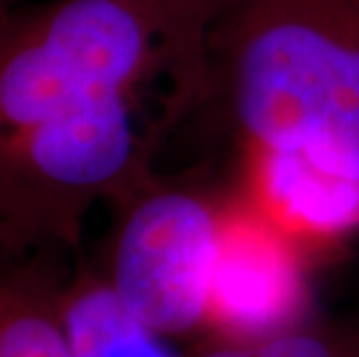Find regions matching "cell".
Here are the masks:
<instances>
[{
	"label": "cell",
	"mask_w": 359,
	"mask_h": 357,
	"mask_svg": "<svg viewBox=\"0 0 359 357\" xmlns=\"http://www.w3.org/2000/svg\"><path fill=\"white\" fill-rule=\"evenodd\" d=\"M225 0H49L0 14V234L72 246L97 200L149 186L206 90Z\"/></svg>",
	"instance_id": "cell-1"
},
{
	"label": "cell",
	"mask_w": 359,
	"mask_h": 357,
	"mask_svg": "<svg viewBox=\"0 0 359 357\" xmlns=\"http://www.w3.org/2000/svg\"><path fill=\"white\" fill-rule=\"evenodd\" d=\"M304 246L246 197L220 209L206 325L230 341L294 330L306 307Z\"/></svg>",
	"instance_id": "cell-4"
},
{
	"label": "cell",
	"mask_w": 359,
	"mask_h": 357,
	"mask_svg": "<svg viewBox=\"0 0 359 357\" xmlns=\"http://www.w3.org/2000/svg\"><path fill=\"white\" fill-rule=\"evenodd\" d=\"M299 246H323L359 230V181L292 151L248 147V193Z\"/></svg>",
	"instance_id": "cell-5"
},
{
	"label": "cell",
	"mask_w": 359,
	"mask_h": 357,
	"mask_svg": "<svg viewBox=\"0 0 359 357\" xmlns=\"http://www.w3.org/2000/svg\"><path fill=\"white\" fill-rule=\"evenodd\" d=\"M58 246L0 234V357H74L65 325V288L51 262Z\"/></svg>",
	"instance_id": "cell-6"
},
{
	"label": "cell",
	"mask_w": 359,
	"mask_h": 357,
	"mask_svg": "<svg viewBox=\"0 0 359 357\" xmlns=\"http://www.w3.org/2000/svg\"><path fill=\"white\" fill-rule=\"evenodd\" d=\"M12 5H17V0H0V14L10 10Z\"/></svg>",
	"instance_id": "cell-9"
},
{
	"label": "cell",
	"mask_w": 359,
	"mask_h": 357,
	"mask_svg": "<svg viewBox=\"0 0 359 357\" xmlns=\"http://www.w3.org/2000/svg\"><path fill=\"white\" fill-rule=\"evenodd\" d=\"M200 357H353L336 341L320 334L287 330L273 337L230 341L223 348L209 351Z\"/></svg>",
	"instance_id": "cell-8"
},
{
	"label": "cell",
	"mask_w": 359,
	"mask_h": 357,
	"mask_svg": "<svg viewBox=\"0 0 359 357\" xmlns=\"http://www.w3.org/2000/svg\"><path fill=\"white\" fill-rule=\"evenodd\" d=\"M234 17L227 90L248 147L359 181V0H246Z\"/></svg>",
	"instance_id": "cell-2"
},
{
	"label": "cell",
	"mask_w": 359,
	"mask_h": 357,
	"mask_svg": "<svg viewBox=\"0 0 359 357\" xmlns=\"http://www.w3.org/2000/svg\"><path fill=\"white\" fill-rule=\"evenodd\" d=\"M118 204L104 276L116 297L167 339L206 325L223 207L154 181Z\"/></svg>",
	"instance_id": "cell-3"
},
{
	"label": "cell",
	"mask_w": 359,
	"mask_h": 357,
	"mask_svg": "<svg viewBox=\"0 0 359 357\" xmlns=\"http://www.w3.org/2000/svg\"><path fill=\"white\" fill-rule=\"evenodd\" d=\"M63 311L74 357H174L167 337L144 325L107 278L70 281Z\"/></svg>",
	"instance_id": "cell-7"
}]
</instances>
